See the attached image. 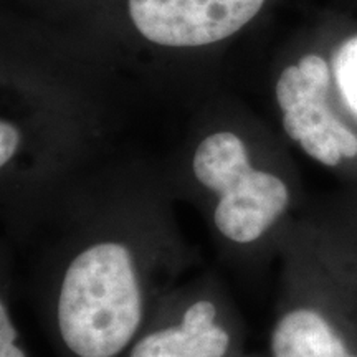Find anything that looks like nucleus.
Returning <instances> with one entry per match:
<instances>
[{
    "label": "nucleus",
    "instance_id": "0eeeda50",
    "mask_svg": "<svg viewBox=\"0 0 357 357\" xmlns=\"http://www.w3.org/2000/svg\"><path fill=\"white\" fill-rule=\"evenodd\" d=\"M333 70L347 108L357 116V35L339 45L333 56Z\"/></svg>",
    "mask_w": 357,
    "mask_h": 357
},
{
    "label": "nucleus",
    "instance_id": "423d86ee",
    "mask_svg": "<svg viewBox=\"0 0 357 357\" xmlns=\"http://www.w3.org/2000/svg\"><path fill=\"white\" fill-rule=\"evenodd\" d=\"M265 0H129L136 29L164 47H202L230 37Z\"/></svg>",
    "mask_w": 357,
    "mask_h": 357
},
{
    "label": "nucleus",
    "instance_id": "f257e3e1",
    "mask_svg": "<svg viewBox=\"0 0 357 357\" xmlns=\"http://www.w3.org/2000/svg\"><path fill=\"white\" fill-rule=\"evenodd\" d=\"M30 252L29 293L56 357H124L199 263L158 213L71 218Z\"/></svg>",
    "mask_w": 357,
    "mask_h": 357
},
{
    "label": "nucleus",
    "instance_id": "20e7f679",
    "mask_svg": "<svg viewBox=\"0 0 357 357\" xmlns=\"http://www.w3.org/2000/svg\"><path fill=\"white\" fill-rule=\"evenodd\" d=\"M329 65L318 55H305L284 68L276 83L283 129L303 151L328 167L357 158V136L328 105Z\"/></svg>",
    "mask_w": 357,
    "mask_h": 357
},
{
    "label": "nucleus",
    "instance_id": "39448f33",
    "mask_svg": "<svg viewBox=\"0 0 357 357\" xmlns=\"http://www.w3.org/2000/svg\"><path fill=\"white\" fill-rule=\"evenodd\" d=\"M284 294L268 337V357H357L356 341L347 336L326 303L311 294L305 250L284 243Z\"/></svg>",
    "mask_w": 357,
    "mask_h": 357
},
{
    "label": "nucleus",
    "instance_id": "f03ea898",
    "mask_svg": "<svg viewBox=\"0 0 357 357\" xmlns=\"http://www.w3.org/2000/svg\"><path fill=\"white\" fill-rule=\"evenodd\" d=\"M190 174L212 197L218 255L235 270L260 273L283 248L276 230L291 204L288 182L257 166L248 144L234 131L205 136L192 154Z\"/></svg>",
    "mask_w": 357,
    "mask_h": 357
},
{
    "label": "nucleus",
    "instance_id": "1a4fd4ad",
    "mask_svg": "<svg viewBox=\"0 0 357 357\" xmlns=\"http://www.w3.org/2000/svg\"><path fill=\"white\" fill-rule=\"evenodd\" d=\"M242 357H268V354L266 356H263V354H248V352H247V354H243Z\"/></svg>",
    "mask_w": 357,
    "mask_h": 357
},
{
    "label": "nucleus",
    "instance_id": "7ed1b4c3",
    "mask_svg": "<svg viewBox=\"0 0 357 357\" xmlns=\"http://www.w3.org/2000/svg\"><path fill=\"white\" fill-rule=\"evenodd\" d=\"M247 326L225 283L202 271L160 300L124 357H242Z\"/></svg>",
    "mask_w": 357,
    "mask_h": 357
},
{
    "label": "nucleus",
    "instance_id": "6e6552de",
    "mask_svg": "<svg viewBox=\"0 0 357 357\" xmlns=\"http://www.w3.org/2000/svg\"><path fill=\"white\" fill-rule=\"evenodd\" d=\"M22 141L20 129L10 121L2 119L0 123V167L10 162Z\"/></svg>",
    "mask_w": 357,
    "mask_h": 357
}]
</instances>
